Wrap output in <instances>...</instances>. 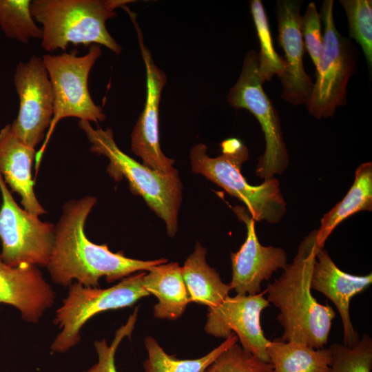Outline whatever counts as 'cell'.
Wrapping results in <instances>:
<instances>
[{
  "mask_svg": "<svg viewBox=\"0 0 372 372\" xmlns=\"http://www.w3.org/2000/svg\"><path fill=\"white\" fill-rule=\"evenodd\" d=\"M96 202V198L88 196L64 205L62 216L54 227L53 247L46 266L54 283L67 287L76 280L86 287H99L101 277L111 283L167 262L166 258H130L123 252L111 251L107 245L91 242L84 229Z\"/></svg>",
  "mask_w": 372,
  "mask_h": 372,
  "instance_id": "cell-1",
  "label": "cell"
},
{
  "mask_svg": "<svg viewBox=\"0 0 372 372\" xmlns=\"http://www.w3.org/2000/svg\"><path fill=\"white\" fill-rule=\"evenodd\" d=\"M317 230L300 242L296 256L282 275L266 289L269 303L278 310L277 320L283 328V341L323 349L328 342L334 309L313 297L311 278L316 258Z\"/></svg>",
  "mask_w": 372,
  "mask_h": 372,
  "instance_id": "cell-2",
  "label": "cell"
},
{
  "mask_svg": "<svg viewBox=\"0 0 372 372\" xmlns=\"http://www.w3.org/2000/svg\"><path fill=\"white\" fill-rule=\"evenodd\" d=\"M132 0H34L30 10L42 25L41 45L48 52L65 50L69 44L103 45L116 54L121 45L106 28L115 11Z\"/></svg>",
  "mask_w": 372,
  "mask_h": 372,
  "instance_id": "cell-3",
  "label": "cell"
},
{
  "mask_svg": "<svg viewBox=\"0 0 372 372\" xmlns=\"http://www.w3.org/2000/svg\"><path fill=\"white\" fill-rule=\"evenodd\" d=\"M220 147L222 154L212 158L205 144L194 145L189 154L192 172L242 202L255 221L279 223L287 212L279 181L274 177L258 185H250L241 172L242 163L249 158L248 148L236 138L224 140Z\"/></svg>",
  "mask_w": 372,
  "mask_h": 372,
  "instance_id": "cell-4",
  "label": "cell"
},
{
  "mask_svg": "<svg viewBox=\"0 0 372 372\" xmlns=\"http://www.w3.org/2000/svg\"><path fill=\"white\" fill-rule=\"evenodd\" d=\"M79 126L91 143L90 151L109 160V176L116 181L127 179L131 192L145 200L165 222L168 236H174L182 198V183L178 172L163 174L137 162L118 147L110 128L94 129L90 122L81 120Z\"/></svg>",
  "mask_w": 372,
  "mask_h": 372,
  "instance_id": "cell-5",
  "label": "cell"
},
{
  "mask_svg": "<svg viewBox=\"0 0 372 372\" xmlns=\"http://www.w3.org/2000/svg\"><path fill=\"white\" fill-rule=\"evenodd\" d=\"M99 45H92L87 54L77 56L76 50L59 55L45 54L42 59L54 94V115L45 139L36 153L37 169L56 125L67 117L97 123L105 119L103 109L95 104L88 89V77L101 55Z\"/></svg>",
  "mask_w": 372,
  "mask_h": 372,
  "instance_id": "cell-6",
  "label": "cell"
},
{
  "mask_svg": "<svg viewBox=\"0 0 372 372\" xmlns=\"http://www.w3.org/2000/svg\"><path fill=\"white\" fill-rule=\"evenodd\" d=\"M145 273L129 276L107 289L86 287L78 282L69 286L62 304L56 311L54 324L60 329L50 349L63 353L81 341L83 326L103 311L132 307L138 300L149 296L143 285Z\"/></svg>",
  "mask_w": 372,
  "mask_h": 372,
  "instance_id": "cell-7",
  "label": "cell"
},
{
  "mask_svg": "<svg viewBox=\"0 0 372 372\" xmlns=\"http://www.w3.org/2000/svg\"><path fill=\"white\" fill-rule=\"evenodd\" d=\"M333 0H324L320 9L323 25L322 47L318 61L316 80L306 105L317 119L331 117L347 103V87L356 69V55L350 39L335 26Z\"/></svg>",
  "mask_w": 372,
  "mask_h": 372,
  "instance_id": "cell-8",
  "label": "cell"
},
{
  "mask_svg": "<svg viewBox=\"0 0 372 372\" xmlns=\"http://www.w3.org/2000/svg\"><path fill=\"white\" fill-rule=\"evenodd\" d=\"M264 81L258 68L257 52L249 50L244 58L241 72L227 97L230 106L250 112L259 122L264 134L265 152L258 158L256 176L265 180L282 174L289 163L281 121L272 101L263 89Z\"/></svg>",
  "mask_w": 372,
  "mask_h": 372,
  "instance_id": "cell-9",
  "label": "cell"
},
{
  "mask_svg": "<svg viewBox=\"0 0 372 372\" xmlns=\"http://www.w3.org/2000/svg\"><path fill=\"white\" fill-rule=\"evenodd\" d=\"M0 257L11 267L27 264L46 267L54 238V226L40 220L17 204L0 174Z\"/></svg>",
  "mask_w": 372,
  "mask_h": 372,
  "instance_id": "cell-10",
  "label": "cell"
},
{
  "mask_svg": "<svg viewBox=\"0 0 372 372\" xmlns=\"http://www.w3.org/2000/svg\"><path fill=\"white\" fill-rule=\"evenodd\" d=\"M14 84L19 109L11 129L21 141L35 149L54 115V94L43 59L32 56L20 62L14 71Z\"/></svg>",
  "mask_w": 372,
  "mask_h": 372,
  "instance_id": "cell-11",
  "label": "cell"
},
{
  "mask_svg": "<svg viewBox=\"0 0 372 372\" xmlns=\"http://www.w3.org/2000/svg\"><path fill=\"white\" fill-rule=\"evenodd\" d=\"M138 37L139 48L146 71V99L131 134V149L143 160V164L163 174L177 173L173 167L175 161L162 152L159 139V105L167 76L154 63L145 45L136 14L127 10Z\"/></svg>",
  "mask_w": 372,
  "mask_h": 372,
  "instance_id": "cell-12",
  "label": "cell"
},
{
  "mask_svg": "<svg viewBox=\"0 0 372 372\" xmlns=\"http://www.w3.org/2000/svg\"><path fill=\"white\" fill-rule=\"evenodd\" d=\"M267 291L254 295L228 296L219 305L208 308L205 332L226 339L234 333L242 348L259 359L269 362L267 347L269 341L260 323L262 311L269 306Z\"/></svg>",
  "mask_w": 372,
  "mask_h": 372,
  "instance_id": "cell-13",
  "label": "cell"
},
{
  "mask_svg": "<svg viewBox=\"0 0 372 372\" xmlns=\"http://www.w3.org/2000/svg\"><path fill=\"white\" fill-rule=\"evenodd\" d=\"M233 210L246 225L247 236L236 252H231L232 278L229 285L237 294L254 295L261 292V284L273 273L284 269L287 254L281 247L264 246L259 242L255 229V220L243 207Z\"/></svg>",
  "mask_w": 372,
  "mask_h": 372,
  "instance_id": "cell-14",
  "label": "cell"
},
{
  "mask_svg": "<svg viewBox=\"0 0 372 372\" xmlns=\"http://www.w3.org/2000/svg\"><path fill=\"white\" fill-rule=\"evenodd\" d=\"M302 1L278 0L275 13L278 22V41L282 48L285 72L278 78L282 87L281 98L294 105H307L313 83L304 67V45L300 32Z\"/></svg>",
  "mask_w": 372,
  "mask_h": 372,
  "instance_id": "cell-15",
  "label": "cell"
},
{
  "mask_svg": "<svg viewBox=\"0 0 372 372\" xmlns=\"http://www.w3.org/2000/svg\"><path fill=\"white\" fill-rule=\"evenodd\" d=\"M372 283V274L356 276L342 271L324 247H318L311 278V288L329 298L336 307L343 328V344L353 347L359 340L350 316V302Z\"/></svg>",
  "mask_w": 372,
  "mask_h": 372,
  "instance_id": "cell-16",
  "label": "cell"
},
{
  "mask_svg": "<svg viewBox=\"0 0 372 372\" xmlns=\"http://www.w3.org/2000/svg\"><path fill=\"white\" fill-rule=\"evenodd\" d=\"M56 293L37 266L11 267L0 257V303L16 308L22 319L37 323L54 304Z\"/></svg>",
  "mask_w": 372,
  "mask_h": 372,
  "instance_id": "cell-17",
  "label": "cell"
},
{
  "mask_svg": "<svg viewBox=\"0 0 372 372\" xmlns=\"http://www.w3.org/2000/svg\"><path fill=\"white\" fill-rule=\"evenodd\" d=\"M36 156L34 148L21 141L10 124L0 130V174L12 192L21 198L24 209L39 216L45 214L34 192L32 165Z\"/></svg>",
  "mask_w": 372,
  "mask_h": 372,
  "instance_id": "cell-18",
  "label": "cell"
},
{
  "mask_svg": "<svg viewBox=\"0 0 372 372\" xmlns=\"http://www.w3.org/2000/svg\"><path fill=\"white\" fill-rule=\"evenodd\" d=\"M143 285L146 291L158 300L153 307L154 316L157 319L177 320L189 303L181 267L177 262L152 267L144 273Z\"/></svg>",
  "mask_w": 372,
  "mask_h": 372,
  "instance_id": "cell-19",
  "label": "cell"
},
{
  "mask_svg": "<svg viewBox=\"0 0 372 372\" xmlns=\"http://www.w3.org/2000/svg\"><path fill=\"white\" fill-rule=\"evenodd\" d=\"M207 249L197 242L194 251L181 267L189 302L213 308L219 305L231 290L206 261Z\"/></svg>",
  "mask_w": 372,
  "mask_h": 372,
  "instance_id": "cell-20",
  "label": "cell"
},
{
  "mask_svg": "<svg viewBox=\"0 0 372 372\" xmlns=\"http://www.w3.org/2000/svg\"><path fill=\"white\" fill-rule=\"evenodd\" d=\"M372 210V163H364L355 173L353 183L344 197L324 214L316 233L318 247H324L335 228L351 216Z\"/></svg>",
  "mask_w": 372,
  "mask_h": 372,
  "instance_id": "cell-21",
  "label": "cell"
},
{
  "mask_svg": "<svg viewBox=\"0 0 372 372\" xmlns=\"http://www.w3.org/2000/svg\"><path fill=\"white\" fill-rule=\"evenodd\" d=\"M273 372H329L332 356L329 349L277 339L267 347Z\"/></svg>",
  "mask_w": 372,
  "mask_h": 372,
  "instance_id": "cell-22",
  "label": "cell"
},
{
  "mask_svg": "<svg viewBox=\"0 0 372 372\" xmlns=\"http://www.w3.org/2000/svg\"><path fill=\"white\" fill-rule=\"evenodd\" d=\"M238 338L231 333L224 342L206 355L196 359H178L167 354L152 336L144 340L147 358L143 364L145 372H203L223 351L238 342Z\"/></svg>",
  "mask_w": 372,
  "mask_h": 372,
  "instance_id": "cell-23",
  "label": "cell"
},
{
  "mask_svg": "<svg viewBox=\"0 0 372 372\" xmlns=\"http://www.w3.org/2000/svg\"><path fill=\"white\" fill-rule=\"evenodd\" d=\"M250 10L260 43L257 52L259 74L265 83L276 74L280 77L286 71V63L274 49L267 14L260 0L250 1Z\"/></svg>",
  "mask_w": 372,
  "mask_h": 372,
  "instance_id": "cell-24",
  "label": "cell"
},
{
  "mask_svg": "<svg viewBox=\"0 0 372 372\" xmlns=\"http://www.w3.org/2000/svg\"><path fill=\"white\" fill-rule=\"evenodd\" d=\"M30 0H0V28L6 37L28 43L41 39L42 30L32 16Z\"/></svg>",
  "mask_w": 372,
  "mask_h": 372,
  "instance_id": "cell-25",
  "label": "cell"
},
{
  "mask_svg": "<svg viewBox=\"0 0 372 372\" xmlns=\"http://www.w3.org/2000/svg\"><path fill=\"white\" fill-rule=\"evenodd\" d=\"M349 24L350 39L361 47L370 75L372 70V1L340 0Z\"/></svg>",
  "mask_w": 372,
  "mask_h": 372,
  "instance_id": "cell-26",
  "label": "cell"
},
{
  "mask_svg": "<svg viewBox=\"0 0 372 372\" xmlns=\"http://www.w3.org/2000/svg\"><path fill=\"white\" fill-rule=\"evenodd\" d=\"M329 349L332 356L329 372H372V340L369 335H363L353 347L335 343Z\"/></svg>",
  "mask_w": 372,
  "mask_h": 372,
  "instance_id": "cell-27",
  "label": "cell"
},
{
  "mask_svg": "<svg viewBox=\"0 0 372 372\" xmlns=\"http://www.w3.org/2000/svg\"><path fill=\"white\" fill-rule=\"evenodd\" d=\"M203 372H273V366L236 342L223 351Z\"/></svg>",
  "mask_w": 372,
  "mask_h": 372,
  "instance_id": "cell-28",
  "label": "cell"
},
{
  "mask_svg": "<svg viewBox=\"0 0 372 372\" xmlns=\"http://www.w3.org/2000/svg\"><path fill=\"white\" fill-rule=\"evenodd\" d=\"M138 310L136 308L130 316L127 322L116 330L114 338L110 345L105 339L94 341V347L98 361L88 369L79 372H118L115 364L116 351L123 339L131 335L137 320Z\"/></svg>",
  "mask_w": 372,
  "mask_h": 372,
  "instance_id": "cell-29",
  "label": "cell"
},
{
  "mask_svg": "<svg viewBox=\"0 0 372 372\" xmlns=\"http://www.w3.org/2000/svg\"><path fill=\"white\" fill-rule=\"evenodd\" d=\"M321 22L320 14L316 3H309L304 14L301 15L300 28L304 48L309 54L315 67L317 66L322 47Z\"/></svg>",
  "mask_w": 372,
  "mask_h": 372,
  "instance_id": "cell-30",
  "label": "cell"
}]
</instances>
